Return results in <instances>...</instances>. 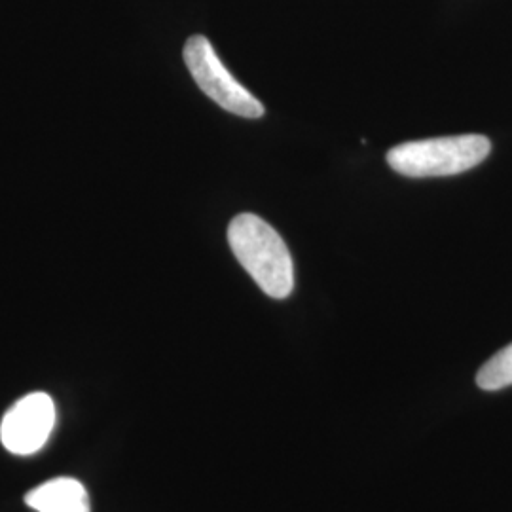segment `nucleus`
Masks as SVG:
<instances>
[{"label":"nucleus","instance_id":"nucleus-1","mask_svg":"<svg viewBox=\"0 0 512 512\" xmlns=\"http://www.w3.org/2000/svg\"><path fill=\"white\" fill-rule=\"evenodd\" d=\"M228 243L245 272L275 300L294 291L293 256L283 238L266 220L241 213L228 226Z\"/></svg>","mask_w":512,"mask_h":512},{"label":"nucleus","instance_id":"nucleus-2","mask_svg":"<svg viewBox=\"0 0 512 512\" xmlns=\"http://www.w3.org/2000/svg\"><path fill=\"white\" fill-rule=\"evenodd\" d=\"M490 152L488 137L469 133L397 145L387 152V164L404 177H450L482 164Z\"/></svg>","mask_w":512,"mask_h":512},{"label":"nucleus","instance_id":"nucleus-3","mask_svg":"<svg viewBox=\"0 0 512 512\" xmlns=\"http://www.w3.org/2000/svg\"><path fill=\"white\" fill-rule=\"evenodd\" d=\"M184 63L200 90L222 109L251 120L264 116V105L224 67L207 38L194 35L186 40Z\"/></svg>","mask_w":512,"mask_h":512},{"label":"nucleus","instance_id":"nucleus-4","mask_svg":"<svg viewBox=\"0 0 512 512\" xmlns=\"http://www.w3.org/2000/svg\"><path fill=\"white\" fill-rule=\"evenodd\" d=\"M55 404L46 393H31L14 404L0 423V440L16 456L37 454L55 427Z\"/></svg>","mask_w":512,"mask_h":512},{"label":"nucleus","instance_id":"nucleus-5","mask_svg":"<svg viewBox=\"0 0 512 512\" xmlns=\"http://www.w3.org/2000/svg\"><path fill=\"white\" fill-rule=\"evenodd\" d=\"M37 512H90V495L74 478H52L25 495Z\"/></svg>","mask_w":512,"mask_h":512},{"label":"nucleus","instance_id":"nucleus-6","mask_svg":"<svg viewBox=\"0 0 512 512\" xmlns=\"http://www.w3.org/2000/svg\"><path fill=\"white\" fill-rule=\"evenodd\" d=\"M476 384L484 391H497L512 385V344L497 351L494 357L478 370Z\"/></svg>","mask_w":512,"mask_h":512}]
</instances>
